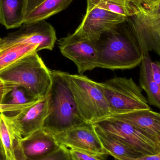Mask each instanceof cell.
I'll return each instance as SVG.
<instances>
[{
  "instance_id": "cell-1",
  "label": "cell",
  "mask_w": 160,
  "mask_h": 160,
  "mask_svg": "<svg viewBox=\"0 0 160 160\" xmlns=\"http://www.w3.org/2000/svg\"><path fill=\"white\" fill-rule=\"evenodd\" d=\"M98 57L97 68L126 70L140 65L142 51L127 21L103 34L96 42Z\"/></svg>"
},
{
  "instance_id": "cell-2",
  "label": "cell",
  "mask_w": 160,
  "mask_h": 160,
  "mask_svg": "<svg viewBox=\"0 0 160 160\" xmlns=\"http://www.w3.org/2000/svg\"><path fill=\"white\" fill-rule=\"evenodd\" d=\"M48 112L43 129L54 134L83 123L71 89L62 71L51 70Z\"/></svg>"
},
{
  "instance_id": "cell-3",
  "label": "cell",
  "mask_w": 160,
  "mask_h": 160,
  "mask_svg": "<svg viewBox=\"0 0 160 160\" xmlns=\"http://www.w3.org/2000/svg\"><path fill=\"white\" fill-rule=\"evenodd\" d=\"M0 78L24 88L29 97L38 100L49 92L52 83L50 69L38 52H33L0 73Z\"/></svg>"
},
{
  "instance_id": "cell-4",
  "label": "cell",
  "mask_w": 160,
  "mask_h": 160,
  "mask_svg": "<svg viewBox=\"0 0 160 160\" xmlns=\"http://www.w3.org/2000/svg\"><path fill=\"white\" fill-rule=\"evenodd\" d=\"M62 73L69 85L80 115L86 122L93 124L111 116L109 104L98 82L82 75Z\"/></svg>"
},
{
  "instance_id": "cell-5",
  "label": "cell",
  "mask_w": 160,
  "mask_h": 160,
  "mask_svg": "<svg viewBox=\"0 0 160 160\" xmlns=\"http://www.w3.org/2000/svg\"><path fill=\"white\" fill-rule=\"evenodd\" d=\"M98 85L108 102L111 117L151 109L142 88L132 78L115 77Z\"/></svg>"
},
{
  "instance_id": "cell-6",
  "label": "cell",
  "mask_w": 160,
  "mask_h": 160,
  "mask_svg": "<svg viewBox=\"0 0 160 160\" xmlns=\"http://www.w3.org/2000/svg\"><path fill=\"white\" fill-rule=\"evenodd\" d=\"M93 125L144 156L160 153L156 139L125 121L110 117Z\"/></svg>"
},
{
  "instance_id": "cell-7",
  "label": "cell",
  "mask_w": 160,
  "mask_h": 160,
  "mask_svg": "<svg viewBox=\"0 0 160 160\" xmlns=\"http://www.w3.org/2000/svg\"><path fill=\"white\" fill-rule=\"evenodd\" d=\"M134 4V13L127 23L143 56L153 51L160 58V17L151 15L143 6Z\"/></svg>"
},
{
  "instance_id": "cell-8",
  "label": "cell",
  "mask_w": 160,
  "mask_h": 160,
  "mask_svg": "<svg viewBox=\"0 0 160 160\" xmlns=\"http://www.w3.org/2000/svg\"><path fill=\"white\" fill-rule=\"evenodd\" d=\"M56 40L54 28L50 23L42 20L23 23L18 30L0 38V49L21 43L37 46L38 52L45 49L51 51Z\"/></svg>"
},
{
  "instance_id": "cell-9",
  "label": "cell",
  "mask_w": 160,
  "mask_h": 160,
  "mask_svg": "<svg viewBox=\"0 0 160 160\" xmlns=\"http://www.w3.org/2000/svg\"><path fill=\"white\" fill-rule=\"evenodd\" d=\"M128 18L87 2L85 15L74 33L96 42L103 34L126 22Z\"/></svg>"
},
{
  "instance_id": "cell-10",
  "label": "cell",
  "mask_w": 160,
  "mask_h": 160,
  "mask_svg": "<svg viewBox=\"0 0 160 160\" xmlns=\"http://www.w3.org/2000/svg\"><path fill=\"white\" fill-rule=\"evenodd\" d=\"M48 94L16 114L5 115L8 123L17 140H20L44 127L48 112Z\"/></svg>"
},
{
  "instance_id": "cell-11",
  "label": "cell",
  "mask_w": 160,
  "mask_h": 160,
  "mask_svg": "<svg viewBox=\"0 0 160 160\" xmlns=\"http://www.w3.org/2000/svg\"><path fill=\"white\" fill-rule=\"evenodd\" d=\"M58 46L62 54L76 64L80 75L97 68L98 53L96 42L74 33L59 39Z\"/></svg>"
},
{
  "instance_id": "cell-12",
  "label": "cell",
  "mask_w": 160,
  "mask_h": 160,
  "mask_svg": "<svg viewBox=\"0 0 160 160\" xmlns=\"http://www.w3.org/2000/svg\"><path fill=\"white\" fill-rule=\"evenodd\" d=\"M54 136L59 144L67 148L108 155L99 139L94 125L91 123L80 124L54 134Z\"/></svg>"
},
{
  "instance_id": "cell-13",
  "label": "cell",
  "mask_w": 160,
  "mask_h": 160,
  "mask_svg": "<svg viewBox=\"0 0 160 160\" xmlns=\"http://www.w3.org/2000/svg\"><path fill=\"white\" fill-rule=\"evenodd\" d=\"M15 145L25 158L31 160L45 158L60 146L54 135L43 128L25 138L16 140Z\"/></svg>"
},
{
  "instance_id": "cell-14",
  "label": "cell",
  "mask_w": 160,
  "mask_h": 160,
  "mask_svg": "<svg viewBox=\"0 0 160 160\" xmlns=\"http://www.w3.org/2000/svg\"><path fill=\"white\" fill-rule=\"evenodd\" d=\"M111 117L129 123L157 140L160 135V113L151 109L138 110Z\"/></svg>"
},
{
  "instance_id": "cell-15",
  "label": "cell",
  "mask_w": 160,
  "mask_h": 160,
  "mask_svg": "<svg viewBox=\"0 0 160 160\" xmlns=\"http://www.w3.org/2000/svg\"><path fill=\"white\" fill-rule=\"evenodd\" d=\"M27 0H0V24L6 29L19 28L26 17Z\"/></svg>"
},
{
  "instance_id": "cell-16",
  "label": "cell",
  "mask_w": 160,
  "mask_h": 160,
  "mask_svg": "<svg viewBox=\"0 0 160 160\" xmlns=\"http://www.w3.org/2000/svg\"><path fill=\"white\" fill-rule=\"evenodd\" d=\"M94 127L106 153L113 157L115 160L125 158H137L144 156L131 147L115 139L95 126Z\"/></svg>"
},
{
  "instance_id": "cell-17",
  "label": "cell",
  "mask_w": 160,
  "mask_h": 160,
  "mask_svg": "<svg viewBox=\"0 0 160 160\" xmlns=\"http://www.w3.org/2000/svg\"><path fill=\"white\" fill-rule=\"evenodd\" d=\"M149 54L143 56L140 64L139 83L148 97V103L160 109V87L153 80L150 70Z\"/></svg>"
},
{
  "instance_id": "cell-18",
  "label": "cell",
  "mask_w": 160,
  "mask_h": 160,
  "mask_svg": "<svg viewBox=\"0 0 160 160\" xmlns=\"http://www.w3.org/2000/svg\"><path fill=\"white\" fill-rule=\"evenodd\" d=\"M73 0H46L25 17L23 23L45 20L66 9Z\"/></svg>"
},
{
  "instance_id": "cell-19",
  "label": "cell",
  "mask_w": 160,
  "mask_h": 160,
  "mask_svg": "<svg viewBox=\"0 0 160 160\" xmlns=\"http://www.w3.org/2000/svg\"><path fill=\"white\" fill-rule=\"evenodd\" d=\"M34 52H38L37 46L21 43L0 49V73L23 57Z\"/></svg>"
},
{
  "instance_id": "cell-20",
  "label": "cell",
  "mask_w": 160,
  "mask_h": 160,
  "mask_svg": "<svg viewBox=\"0 0 160 160\" xmlns=\"http://www.w3.org/2000/svg\"><path fill=\"white\" fill-rule=\"evenodd\" d=\"M87 2L127 18L134 13V4L129 0H87Z\"/></svg>"
},
{
  "instance_id": "cell-21",
  "label": "cell",
  "mask_w": 160,
  "mask_h": 160,
  "mask_svg": "<svg viewBox=\"0 0 160 160\" xmlns=\"http://www.w3.org/2000/svg\"><path fill=\"white\" fill-rule=\"evenodd\" d=\"M16 137L11 130L4 113H0V142L2 146L7 160H17L15 153Z\"/></svg>"
},
{
  "instance_id": "cell-22",
  "label": "cell",
  "mask_w": 160,
  "mask_h": 160,
  "mask_svg": "<svg viewBox=\"0 0 160 160\" xmlns=\"http://www.w3.org/2000/svg\"><path fill=\"white\" fill-rule=\"evenodd\" d=\"M15 153L17 160H71L69 149L64 146L60 145V147L48 156L38 159L31 160L25 158L19 148L15 144Z\"/></svg>"
},
{
  "instance_id": "cell-23",
  "label": "cell",
  "mask_w": 160,
  "mask_h": 160,
  "mask_svg": "<svg viewBox=\"0 0 160 160\" xmlns=\"http://www.w3.org/2000/svg\"><path fill=\"white\" fill-rule=\"evenodd\" d=\"M11 93V99L6 103L11 104H24L38 100L34 99L29 97L24 88L19 87H16L13 88Z\"/></svg>"
},
{
  "instance_id": "cell-24",
  "label": "cell",
  "mask_w": 160,
  "mask_h": 160,
  "mask_svg": "<svg viewBox=\"0 0 160 160\" xmlns=\"http://www.w3.org/2000/svg\"><path fill=\"white\" fill-rule=\"evenodd\" d=\"M69 151L71 160H105L109 156L73 148H70Z\"/></svg>"
},
{
  "instance_id": "cell-25",
  "label": "cell",
  "mask_w": 160,
  "mask_h": 160,
  "mask_svg": "<svg viewBox=\"0 0 160 160\" xmlns=\"http://www.w3.org/2000/svg\"><path fill=\"white\" fill-rule=\"evenodd\" d=\"M38 100L24 104H8V103L0 104V113H5L8 112H19L23 108L33 104Z\"/></svg>"
},
{
  "instance_id": "cell-26",
  "label": "cell",
  "mask_w": 160,
  "mask_h": 160,
  "mask_svg": "<svg viewBox=\"0 0 160 160\" xmlns=\"http://www.w3.org/2000/svg\"><path fill=\"white\" fill-rule=\"evenodd\" d=\"M16 87L18 86L12 83L4 82L0 78V104L4 103L7 96Z\"/></svg>"
},
{
  "instance_id": "cell-27",
  "label": "cell",
  "mask_w": 160,
  "mask_h": 160,
  "mask_svg": "<svg viewBox=\"0 0 160 160\" xmlns=\"http://www.w3.org/2000/svg\"><path fill=\"white\" fill-rule=\"evenodd\" d=\"M150 67L152 78L160 87V61H153L151 59Z\"/></svg>"
},
{
  "instance_id": "cell-28",
  "label": "cell",
  "mask_w": 160,
  "mask_h": 160,
  "mask_svg": "<svg viewBox=\"0 0 160 160\" xmlns=\"http://www.w3.org/2000/svg\"><path fill=\"white\" fill-rule=\"evenodd\" d=\"M46 0H27L26 16Z\"/></svg>"
},
{
  "instance_id": "cell-29",
  "label": "cell",
  "mask_w": 160,
  "mask_h": 160,
  "mask_svg": "<svg viewBox=\"0 0 160 160\" xmlns=\"http://www.w3.org/2000/svg\"><path fill=\"white\" fill-rule=\"evenodd\" d=\"M143 7L152 16L160 17V1L154 4Z\"/></svg>"
},
{
  "instance_id": "cell-30",
  "label": "cell",
  "mask_w": 160,
  "mask_h": 160,
  "mask_svg": "<svg viewBox=\"0 0 160 160\" xmlns=\"http://www.w3.org/2000/svg\"><path fill=\"white\" fill-rule=\"evenodd\" d=\"M115 160H160V153L155 155H147L137 158H125Z\"/></svg>"
},
{
  "instance_id": "cell-31",
  "label": "cell",
  "mask_w": 160,
  "mask_h": 160,
  "mask_svg": "<svg viewBox=\"0 0 160 160\" xmlns=\"http://www.w3.org/2000/svg\"><path fill=\"white\" fill-rule=\"evenodd\" d=\"M133 3L143 6H147L154 4L160 0H129Z\"/></svg>"
},
{
  "instance_id": "cell-32",
  "label": "cell",
  "mask_w": 160,
  "mask_h": 160,
  "mask_svg": "<svg viewBox=\"0 0 160 160\" xmlns=\"http://www.w3.org/2000/svg\"><path fill=\"white\" fill-rule=\"evenodd\" d=\"M0 160H7L5 153L1 142H0Z\"/></svg>"
},
{
  "instance_id": "cell-33",
  "label": "cell",
  "mask_w": 160,
  "mask_h": 160,
  "mask_svg": "<svg viewBox=\"0 0 160 160\" xmlns=\"http://www.w3.org/2000/svg\"><path fill=\"white\" fill-rule=\"evenodd\" d=\"M157 141H158V144L160 150V135L157 138Z\"/></svg>"
}]
</instances>
